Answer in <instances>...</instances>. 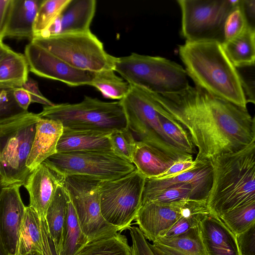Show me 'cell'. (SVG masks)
I'll list each match as a JSON object with an SVG mask.
<instances>
[{
    "mask_svg": "<svg viewBox=\"0 0 255 255\" xmlns=\"http://www.w3.org/2000/svg\"><path fill=\"white\" fill-rule=\"evenodd\" d=\"M151 97L189 134L195 159L209 161L239 151L255 141V118L247 108L189 86L175 93Z\"/></svg>",
    "mask_w": 255,
    "mask_h": 255,
    "instance_id": "6da1fadb",
    "label": "cell"
},
{
    "mask_svg": "<svg viewBox=\"0 0 255 255\" xmlns=\"http://www.w3.org/2000/svg\"><path fill=\"white\" fill-rule=\"evenodd\" d=\"M185 70L197 86L210 94L247 108L242 77L216 41L186 42L179 46Z\"/></svg>",
    "mask_w": 255,
    "mask_h": 255,
    "instance_id": "7a4b0ae2",
    "label": "cell"
},
{
    "mask_svg": "<svg viewBox=\"0 0 255 255\" xmlns=\"http://www.w3.org/2000/svg\"><path fill=\"white\" fill-rule=\"evenodd\" d=\"M211 161L212 183L206 201L210 213L220 218L239 206L255 201V141Z\"/></svg>",
    "mask_w": 255,
    "mask_h": 255,
    "instance_id": "3957f363",
    "label": "cell"
},
{
    "mask_svg": "<svg viewBox=\"0 0 255 255\" xmlns=\"http://www.w3.org/2000/svg\"><path fill=\"white\" fill-rule=\"evenodd\" d=\"M42 118L59 121L63 128L106 134L128 128L120 102H106L85 96L78 103L44 106L38 114Z\"/></svg>",
    "mask_w": 255,
    "mask_h": 255,
    "instance_id": "277c9868",
    "label": "cell"
},
{
    "mask_svg": "<svg viewBox=\"0 0 255 255\" xmlns=\"http://www.w3.org/2000/svg\"><path fill=\"white\" fill-rule=\"evenodd\" d=\"M114 70L129 84L156 94L178 93L190 86L185 69L160 56L132 53L117 57Z\"/></svg>",
    "mask_w": 255,
    "mask_h": 255,
    "instance_id": "5b68a950",
    "label": "cell"
},
{
    "mask_svg": "<svg viewBox=\"0 0 255 255\" xmlns=\"http://www.w3.org/2000/svg\"><path fill=\"white\" fill-rule=\"evenodd\" d=\"M38 114L28 112L0 125V177L2 186L23 185L30 172L26 166Z\"/></svg>",
    "mask_w": 255,
    "mask_h": 255,
    "instance_id": "8992f818",
    "label": "cell"
},
{
    "mask_svg": "<svg viewBox=\"0 0 255 255\" xmlns=\"http://www.w3.org/2000/svg\"><path fill=\"white\" fill-rule=\"evenodd\" d=\"M120 101L128 128L138 141L157 148L177 161L193 159L192 155L176 147L163 131L155 102L147 90L130 85L128 93Z\"/></svg>",
    "mask_w": 255,
    "mask_h": 255,
    "instance_id": "52a82bcc",
    "label": "cell"
},
{
    "mask_svg": "<svg viewBox=\"0 0 255 255\" xmlns=\"http://www.w3.org/2000/svg\"><path fill=\"white\" fill-rule=\"evenodd\" d=\"M31 42L81 70L97 72L114 69L117 59L105 50L103 43L91 31L47 38L34 37Z\"/></svg>",
    "mask_w": 255,
    "mask_h": 255,
    "instance_id": "ba28073f",
    "label": "cell"
},
{
    "mask_svg": "<svg viewBox=\"0 0 255 255\" xmlns=\"http://www.w3.org/2000/svg\"><path fill=\"white\" fill-rule=\"evenodd\" d=\"M145 180L135 169L118 179L100 182L102 215L120 232L131 227L142 205Z\"/></svg>",
    "mask_w": 255,
    "mask_h": 255,
    "instance_id": "9c48e42d",
    "label": "cell"
},
{
    "mask_svg": "<svg viewBox=\"0 0 255 255\" xmlns=\"http://www.w3.org/2000/svg\"><path fill=\"white\" fill-rule=\"evenodd\" d=\"M240 0H177L180 33L186 42L224 41V26Z\"/></svg>",
    "mask_w": 255,
    "mask_h": 255,
    "instance_id": "30bf717a",
    "label": "cell"
},
{
    "mask_svg": "<svg viewBox=\"0 0 255 255\" xmlns=\"http://www.w3.org/2000/svg\"><path fill=\"white\" fill-rule=\"evenodd\" d=\"M43 162L61 177L82 176L101 181L118 179L136 169L112 151L57 153Z\"/></svg>",
    "mask_w": 255,
    "mask_h": 255,
    "instance_id": "8fae6325",
    "label": "cell"
},
{
    "mask_svg": "<svg viewBox=\"0 0 255 255\" xmlns=\"http://www.w3.org/2000/svg\"><path fill=\"white\" fill-rule=\"evenodd\" d=\"M101 181L88 177H62V185L75 210L81 228L88 242L119 232L103 218L100 209Z\"/></svg>",
    "mask_w": 255,
    "mask_h": 255,
    "instance_id": "7c38bea8",
    "label": "cell"
},
{
    "mask_svg": "<svg viewBox=\"0 0 255 255\" xmlns=\"http://www.w3.org/2000/svg\"><path fill=\"white\" fill-rule=\"evenodd\" d=\"M29 70L37 76L69 86L90 85L95 72L75 69L43 47L30 42L24 49Z\"/></svg>",
    "mask_w": 255,
    "mask_h": 255,
    "instance_id": "4fadbf2b",
    "label": "cell"
},
{
    "mask_svg": "<svg viewBox=\"0 0 255 255\" xmlns=\"http://www.w3.org/2000/svg\"><path fill=\"white\" fill-rule=\"evenodd\" d=\"M195 201L146 202L142 204L134 220L145 239L153 242L167 231Z\"/></svg>",
    "mask_w": 255,
    "mask_h": 255,
    "instance_id": "5bb4252c",
    "label": "cell"
},
{
    "mask_svg": "<svg viewBox=\"0 0 255 255\" xmlns=\"http://www.w3.org/2000/svg\"><path fill=\"white\" fill-rule=\"evenodd\" d=\"M20 184L2 186L0 191V233L5 250L15 255L26 206L21 198Z\"/></svg>",
    "mask_w": 255,
    "mask_h": 255,
    "instance_id": "9a60e30c",
    "label": "cell"
},
{
    "mask_svg": "<svg viewBox=\"0 0 255 255\" xmlns=\"http://www.w3.org/2000/svg\"><path fill=\"white\" fill-rule=\"evenodd\" d=\"M95 0H71L52 24L34 37L47 38L53 36L88 32L94 18Z\"/></svg>",
    "mask_w": 255,
    "mask_h": 255,
    "instance_id": "2e32d148",
    "label": "cell"
},
{
    "mask_svg": "<svg viewBox=\"0 0 255 255\" xmlns=\"http://www.w3.org/2000/svg\"><path fill=\"white\" fill-rule=\"evenodd\" d=\"M34 253L57 255L45 219H41L28 205L26 206L15 255Z\"/></svg>",
    "mask_w": 255,
    "mask_h": 255,
    "instance_id": "e0dca14e",
    "label": "cell"
},
{
    "mask_svg": "<svg viewBox=\"0 0 255 255\" xmlns=\"http://www.w3.org/2000/svg\"><path fill=\"white\" fill-rule=\"evenodd\" d=\"M62 177L42 162L30 172L23 186L29 196V206L41 219H45L47 208Z\"/></svg>",
    "mask_w": 255,
    "mask_h": 255,
    "instance_id": "ac0fdd59",
    "label": "cell"
},
{
    "mask_svg": "<svg viewBox=\"0 0 255 255\" xmlns=\"http://www.w3.org/2000/svg\"><path fill=\"white\" fill-rule=\"evenodd\" d=\"M198 227L207 255H241L236 235L216 216L208 213Z\"/></svg>",
    "mask_w": 255,
    "mask_h": 255,
    "instance_id": "d6986e66",
    "label": "cell"
},
{
    "mask_svg": "<svg viewBox=\"0 0 255 255\" xmlns=\"http://www.w3.org/2000/svg\"><path fill=\"white\" fill-rule=\"evenodd\" d=\"M63 127L58 121L41 118L37 122L26 166L31 172L47 158L57 153Z\"/></svg>",
    "mask_w": 255,
    "mask_h": 255,
    "instance_id": "ffe728a7",
    "label": "cell"
},
{
    "mask_svg": "<svg viewBox=\"0 0 255 255\" xmlns=\"http://www.w3.org/2000/svg\"><path fill=\"white\" fill-rule=\"evenodd\" d=\"M213 178L211 161H200L193 168L174 177L163 179H146L142 196L182 184H191L210 192Z\"/></svg>",
    "mask_w": 255,
    "mask_h": 255,
    "instance_id": "44dd1931",
    "label": "cell"
},
{
    "mask_svg": "<svg viewBox=\"0 0 255 255\" xmlns=\"http://www.w3.org/2000/svg\"><path fill=\"white\" fill-rule=\"evenodd\" d=\"M43 0H11L4 37H34L35 18Z\"/></svg>",
    "mask_w": 255,
    "mask_h": 255,
    "instance_id": "7402d4cb",
    "label": "cell"
},
{
    "mask_svg": "<svg viewBox=\"0 0 255 255\" xmlns=\"http://www.w3.org/2000/svg\"><path fill=\"white\" fill-rule=\"evenodd\" d=\"M109 134L92 131L63 128L62 134L57 145V153L112 151Z\"/></svg>",
    "mask_w": 255,
    "mask_h": 255,
    "instance_id": "603a6c76",
    "label": "cell"
},
{
    "mask_svg": "<svg viewBox=\"0 0 255 255\" xmlns=\"http://www.w3.org/2000/svg\"><path fill=\"white\" fill-rule=\"evenodd\" d=\"M177 161L157 148L137 140L132 163L146 179H155Z\"/></svg>",
    "mask_w": 255,
    "mask_h": 255,
    "instance_id": "cb8c5ba5",
    "label": "cell"
},
{
    "mask_svg": "<svg viewBox=\"0 0 255 255\" xmlns=\"http://www.w3.org/2000/svg\"><path fill=\"white\" fill-rule=\"evenodd\" d=\"M68 195L62 185L57 188L45 215L48 230L57 255L62 250L66 226Z\"/></svg>",
    "mask_w": 255,
    "mask_h": 255,
    "instance_id": "d4e9b609",
    "label": "cell"
},
{
    "mask_svg": "<svg viewBox=\"0 0 255 255\" xmlns=\"http://www.w3.org/2000/svg\"><path fill=\"white\" fill-rule=\"evenodd\" d=\"M152 245L165 255H207L198 226L172 237L158 238Z\"/></svg>",
    "mask_w": 255,
    "mask_h": 255,
    "instance_id": "484cf974",
    "label": "cell"
},
{
    "mask_svg": "<svg viewBox=\"0 0 255 255\" xmlns=\"http://www.w3.org/2000/svg\"><path fill=\"white\" fill-rule=\"evenodd\" d=\"M233 65L243 68L255 66V28L248 26L239 36L222 44Z\"/></svg>",
    "mask_w": 255,
    "mask_h": 255,
    "instance_id": "4316f807",
    "label": "cell"
},
{
    "mask_svg": "<svg viewBox=\"0 0 255 255\" xmlns=\"http://www.w3.org/2000/svg\"><path fill=\"white\" fill-rule=\"evenodd\" d=\"M28 71L24 55L12 50L0 63V88L21 87L29 77Z\"/></svg>",
    "mask_w": 255,
    "mask_h": 255,
    "instance_id": "83f0119b",
    "label": "cell"
},
{
    "mask_svg": "<svg viewBox=\"0 0 255 255\" xmlns=\"http://www.w3.org/2000/svg\"><path fill=\"white\" fill-rule=\"evenodd\" d=\"M74 255H131L126 236L121 232L89 242Z\"/></svg>",
    "mask_w": 255,
    "mask_h": 255,
    "instance_id": "f1b7e54d",
    "label": "cell"
},
{
    "mask_svg": "<svg viewBox=\"0 0 255 255\" xmlns=\"http://www.w3.org/2000/svg\"><path fill=\"white\" fill-rule=\"evenodd\" d=\"M153 99L158 112L161 128L166 135L178 149L193 155L196 152V150L187 131Z\"/></svg>",
    "mask_w": 255,
    "mask_h": 255,
    "instance_id": "f546056e",
    "label": "cell"
},
{
    "mask_svg": "<svg viewBox=\"0 0 255 255\" xmlns=\"http://www.w3.org/2000/svg\"><path fill=\"white\" fill-rule=\"evenodd\" d=\"M115 72L111 69L95 72L90 86L96 88L105 98L121 100L128 93L130 85Z\"/></svg>",
    "mask_w": 255,
    "mask_h": 255,
    "instance_id": "4dcf8cb0",
    "label": "cell"
},
{
    "mask_svg": "<svg viewBox=\"0 0 255 255\" xmlns=\"http://www.w3.org/2000/svg\"><path fill=\"white\" fill-rule=\"evenodd\" d=\"M209 193L191 184H182L142 196V204L148 201L171 203L182 200L206 202Z\"/></svg>",
    "mask_w": 255,
    "mask_h": 255,
    "instance_id": "1f68e13d",
    "label": "cell"
},
{
    "mask_svg": "<svg viewBox=\"0 0 255 255\" xmlns=\"http://www.w3.org/2000/svg\"><path fill=\"white\" fill-rule=\"evenodd\" d=\"M87 243L74 208L69 197L64 240L63 250L60 255H74Z\"/></svg>",
    "mask_w": 255,
    "mask_h": 255,
    "instance_id": "d6a6232c",
    "label": "cell"
},
{
    "mask_svg": "<svg viewBox=\"0 0 255 255\" xmlns=\"http://www.w3.org/2000/svg\"><path fill=\"white\" fill-rule=\"evenodd\" d=\"M220 219L235 235L243 233L255 223V201L235 208Z\"/></svg>",
    "mask_w": 255,
    "mask_h": 255,
    "instance_id": "836d02e7",
    "label": "cell"
},
{
    "mask_svg": "<svg viewBox=\"0 0 255 255\" xmlns=\"http://www.w3.org/2000/svg\"><path fill=\"white\" fill-rule=\"evenodd\" d=\"M208 213L206 202L195 201L175 223L160 237H172L197 227L200 221Z\"/></svg>",
    "mask_w": 255,
    "mask_h": 255,
    "instance_id": "e575fe53",
    "label": "cell"
},
{
    "mask_svg": "<svg viewBox=\"0 0 255 255\" xmlns=\"http://www.w3.org/2000/svg\"><path fill=\"white\" fill-rule=\"evenodd\" d=\"M70 0H43L38 9L35 20L34 37L45 31L52 24L64 7L70 2Z\"/></svg>",
    "mask_w": 255,
    "mask_h": 255,
    "instance_id": "d590c367",
    "label": "cell"
},
{
    "mask_svg": "<svg viewBox=\"0 0 255 255\" xmlns=\"http://www.w3.org/2000/svg\"><path fill=\"white\" fill-rule=\"evenodd\" d=\"M113 152L119 157L132 163L137 140L128 128L111 133L109 136Z\"/></svg>",
    "mask_w": 255,
    "mask_h": 255,
    "instance_id": "8d00e7d4",
    "label": "cell"
},
{
    "mask_svg": "<svg viewBox=\"0 0 255 255\" xmlns=\"http://www.w3.org/2000/svg\"><path fill=\"white\" fill-rule=\"evenodd\" d=\"M14 88H0V125L28 112L22 109L13 96Z\"/></svg>",
    "mask_w": 255,
    "mask_h": 255,
    "instance_id": "74e56055",
    "label": "cell"
},
{
    "mask_svg": "<svg viewBox=\"0 0 255 255\" xmlns=\"http://www.w3.org/2000/svg\"><path fill=\"white\" fill-rule=\"evenodd\" d=\"M239 3L240 0L238 4L229 13L225 20L224 42L238 37L250 26Z\"/></svg>",
    "mask_w": 255,
    "mask_h": 255,
    "instance_id": "f35d334b",
    "label": "cell"
},
{
    "mask_svg": "<svg viewBox=\"0 0 255 255\" xmlns=\"http://www.w3.org/2000/svg\"><path fill=\"white\" fill-rule=\"evenodd\" d=\"M129 230L132 241L131 255H154L149 242L139 228L133 226Z\"/></svg>",
    "mask_w": 255,
    "mask_h": 255,
    "instance_id": "ab89813d",
    "label": "cell"
},
{
    "mask_svg": "<svg viewBox=\"0 0 255 255\" xmlns=\"http://www.w3.org/2000/svg\"><path fill=\"white\" fill-rule=\"evenodd\" d=\"M236 238L241 255H255V223Z\"/></svg>",
    "mask_w": 255,
    "mask_h": 255,
    "instance_id": "60d3db41",
    "label": "cell"
},
{
    "mask_svg": "<svg viewBox=\"0 0 255 255\" xmlns=\"http://www.w3.org/2000/svg\"><path fill=\"white\" fill-rule=\"evenodd\" d=\"M199 161L196 159L176 161L165 172L154 179H163L174 177L194 168Z\"/></svg>",
    "mask_w": 255,
    "mask_h": 255,
    "instance_id": "b9f144b4",
    "label": "cell"
},
{
    "mask_svg": "<svg viewBox=\"0 0 255 255\" xmlns=\"http://www.w3.org/2000/svg\"><path fill=\"white\" fill-rule=\"evenodd\" d=\"M29 94L31 103H36L45 106H52L54 104L47 99L40 92L36 81L28 77L27 81L21 87Z\"/></svg>",
    "mask_w": 255,
    "mask_h": 255,
    "instance_id": "7bdbcfd3",
    "label": "cell"
},
{
    "mask_svg": "<svg viewBox=\"0 0 255 255\" xmlns=\"http://www.w3.org/2000/svg\"><path fill=\"white\" fill-rule=\"evenodd\" d=\"M240 5L247 19L248 25L255 28V0H240Z\"/></svg>",
    "mask_w": 255,
    "mask_h": 255,
    "instance_id": "ee69618b",
    "label": "cell"
},
{
    "mask_svg": "<svg viewBox=\"0 0 255 255\" xmlns=\"http://www.w3.org/2000/svg\"><path fill=\"white\" fill-rule=\"evenodd\" d=\"M11 4V0H0V41L5 37V30Z\"/></svg>",
    "mask_w": 255,
    "mask_h": 255,
    "instance_id": "f6af8a7d",
    "label": "cell"
},
{
    "mask_svg": "<svg viewBox=\"0 0 255 255\" xmlns=\"http://www.w3.org/2000/svg\"><path fill=\"white\" fill-rule=\"evenodd\" d=\"M13 96L19 106L28 111V107L31 103L28 93L22 87L15 88L13 89Z\"/></svg>",
    "mask_w": 255,
    "mask_h": 255,
    "instance_id": "bcb514c9",
    "label": "cell"
},
{
    "mask_svg": "<svg viewBox=\"0 0 255 255\" xmlns=\"http://www.w3.org/2000/svg\"><path fill=\"white\" fill-rule=\"evenodd\" d=\"M12 51L8 46L0 41V63Z\"/></svg>",
    "mask_w": 255,
    "mask_h": 255,
    "instance_id": "7dc6e473",
    "label": "cell"
},
{
    "mask_svg": "<svg viewBox=\"0 0 255 255\" xmlns=\"http://www.w3.org/2000/svg\"><path fill=\"white\" fill-rule=\"evenodd\" d=\"M2 185H0V191ZM0 255H8L3 245V243L1 240L0 233Z\"/></svg>",
    "mask_w": 255,
    "mask_h": 255,
    "instance_id": "c3c4849f",
    "label": "cell"
},
{
    "mask_svg": "<svg viewBox=\"0 0 255 255\" xmlns=\"http://www.w3.org/2000/svg\"><path fill=\"white\" fill-rule=\"evenodd\" d=\"M149 245L154 255H165L161 252L154 248L151 244L149 243Z\"/></svg>",
    "mask_w": 255,
    "mask_h": 255,
    "instance_id": "681fc988",
    "label": "cell"
},
{
    "mask_svg": "<svg viewBox=\"0 0 255 255\" xmlns=\"http://www.w3.org/2000/svg\"><path fill=\"white\" fill-rule=\"evenodd\" d=\"M26 255H40L39 254L34 253V254H29Z\"/></svg>",
    "mask_w": 255,
    "mask_h": 255,
    "instance_id": "f907efd6",
    "label": "cell"
},
{
    "mask_svg": "<svg viewBox=\"0 0 255 255\" xmlns=\"http://www.w3.org/2000/svg\"><path fill=\"white\" fill-rule=\"evenodd\" d=\"M0 183H1V180H0V185H1Z\"/></svg>",
    "mask_w": 255,
    "mask_h": 255,
    "instance_id": "816d5d0a",
    "label": "cell"
}]
</instances>
